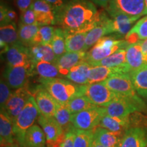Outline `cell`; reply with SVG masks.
<instances>
[{
	"instance_id": "6da1fadb",
	"label": "cell",
	"mask_w": 147,
	"mask_h": 147,
	"mask_svg": "<svg viewBox=\"0 0 147 147\" xmlns=\"http://www.w3.org/2000/svg\"><path fill=\"white\" fill-rule=\"evenodd\" d=\"M55 16L56 25L65 32L87 33L100 20V10L90 0H69Z\"/></svg>"
},
{
	"instance_id": "7a4b0ae2",
	"label": "cell",
	"mask_w": 147,
	"mask_h": 147,
	"mask_svg": "<svg viewBox=\"0 0 147 147\" xmlns=\"http://www.w3.org/2000/svg\"><path fill=\"white\" fill-rule=\"evenodd\" d=\"M42 86L58 103L67 104L74 97L81 95V87L69 80L61 78L40 79Z\"/></svg>"
},
{
	"instance_id": "3957f363",
	"label": "cell",
	"mask_w": 147,
	"mask_h": 147,
	"mask_svg": "<svg viewBox=\"0 0 147 147\" xmlns=\"http://www.w3.org/2000/svg\"><path fill=\"white\" fill-rule=\"evenodd\" d=\"M104 108L106 115L118 118H125L136 112L147 111L146 104L138 94L134 96L117 94L115 98Z\"/></svg>"
},
{
	"instance_id": "277c9868",
	"label": "cell",
	"mask_w": 147,
	"mask_h": 147,
	"mask_svg": "<svg viewBox=\"0 0 147 147\" xmlns=\"http://www.w3.org/2000/svg\"><path fill=\"white\" fill-rule=\"evenodd\" d=\"M40 113L34 95L31 96L26 105L13 121L14 138L21 146H24L25 134L27 130L34 125Z\"/></svg>"
},
{
	"instance_id": "5b68a950",
	"label": "cell",
	"mask_w": 147,
	"mask_h": 147,
	"mask_svg": "<svg viewBox=\"0 0 147 147\" xmlns=\"http://www.w3.org/2000/svg\"><path fill=\"white\" fill-rule=\"evenodd\" d=\"M129 45V44L126 40H117L112 36H104L87 52L84 61L92 66L119 49H126Z\"/></svg>"
},
{
	"instance_id": "8992f818",
	"label": "cell",
	"mask_w": 147,
	"mask_h": 147,
	"mask_svg": "<svg viewBox=\"0 0 147 147\" xmlns=\"http://www.w3.org/2000/svg\"><path fill=\"white\" fill-rule=\"evenodd\" d=\"M82 95L92 104L100 107H106L113 101L117 93L112 91L104 82L80 86Z\"/></svg>"
},
{
	"instance_id": "52a82bcc",
	"label": "cell",
	"mask_w": 147,
	"mask_h": 147,
	"mask_svg": "<svg viewBox=\"0 0 147 147\" xmlns=\"http://www.w3.org/2000/svg\"><path fill=\"white\" fill-rule=\"evenodd\" d=\"M38 123L45 134L47 147H60L65 139L66 133L55 117L39 115Z\"/></svg>"
},
{
	"instance_id": "ba28073f",
	"label": "cell",
	"mask_w": 147,
	"mask_h": 147,
	"mask_svg": "<svg viewBox=\"0 0 147 147\" xmlns=\"http://www.w3.org/2000/svg\"><path fill=\"white\" fill-rule=\"evenodd\" d=\"M105 115V108L95 106L73 115L72 125L77 129L92 131L98 127L101 119Z\"/></svg>"
},
{
	"instance_id": "9c48e42d",
	"label": "cell",
	"mask_w": 147,
	"mask_h": 147,
	"mask_svg": "<svg viewBox=\"0 0 147 147\" xmlns=\"http://www.w3.org/2000/svg\"><path fill=\"white\" fill-rule=\"evenodd\" d=\"M113 33V21L111 18L106 11L100 10L99 21L91 31L87 33L84 52L87 53L89 49H91L103 37Z\"/></svg>"
},
{
	"instance_id": "30bf717a",
	"label": "cell",
	"mask_w": 147,
	"mask_h": 147,
	"mask_svg": "<svg viewBox=\"0 0 147 147\" xmlns=\"http://www.w3.org/2000/svg\"><path fill=\"white\" fill-rule=\"evenodd\" d=\"M105 10L108 14L122 13L140 17L144 13L145 0H111Z\"/></svg>"
},
{
	"instance_id": "8fae6325",
	"label": "cell",
	"mask_w": 147,
	"mask_h": 147,
	"mask_svg": "<svg viewBox=\"0 0 147 147\" xmlns=\"http://www.w3.org/2000/svg\"><path fill=\"white\" fill-rule=\"evenodd\" d=\"M33 73V65L31 67L7 65L3 78L10 88L16 90L27 86L29 77Z\"/></svg>"
},
{
	"instance_id": "7c38bea8",
	"label": "cell",
	"mask_w": 147,
	"mask_h": 147,
	"mask_svg": "<svg viewBox=\"0 0 147 147\" xmlns=\"http://www.w3.org/2000/svg\"><path fill=\"white\" fill-rule=\"evenodd\" d=\"M32 95L33 94L29 90L27 86L16 89L14 92H12V94L5 104L4 108L1 110H4L13 121L23 109Z\"/></svg>"
},
{
	"instance_id": "4fadbf2b",
	"label": "cell",
	"mask_w": 147,
	"mask_h": 147,
	"mask_svg": "<svg viewBox=\"0 0 147 147\" xmlns=\"http://www.w3.org/2000/svg\"><path fill=\"white\" fill-rule=\"evenodd\" d=\"M104 82L117 94L125 96H134L138 94L129 74L113 75Z\"/></svg>"
},
{
	"instance_id": "5bb4252c",
	"label": "cell",
	"mask_w": 147,
	"mask_h": 147,
	"mask_svg": "<svg viewBox=\"0 0 147 147\" xmlns=\"http://www.w3.org/2000/svg\"><path fill=\"white\" fill-rule=\"evenodd\" d=\"M5 53L8 65L12 67L33 65L29 48L25 47L21 42L10 46Z\"/></svg>"
},
{
	"instance_id": "9a60e30c",
	"label": "cell",
	"mask_w": 147,
	"mask_h": 147,
	"mask_svg": "<svg viewBox=\"0 0 147 147\" xmlns=\"http://www.w3.org/2000/svg\"><path fill=\"white\" fill-rule=\"evenodd\" d=\"M34 95L40 115L47 117H54L58 102L42 86H40Z\"/></svg>"
},
{
	"instance_id": "2e32d148",
	"label": "cell",
	"mask_w": 147,
	"mask_h": 147,
	"mask_svg": "<svg viewBox=\"0 0 147 147\" xmlns=\"http://www.w3.org/2000/svg\"><path fill=\"white\" fill-rule=\"evenodd\" d=\"M130 74V69L127 65L120 67H105V66H94L91 67L89 71L88 84L102 82L115 74Z\"/></svg>"
},
{
	"instance_id": "e0dca14e",
	"label": "cell",
	"mask_w": 147,
	"mask_h": 147,
	"mask_svg": "<svg viewBox=\"0 0 147 147\" xmlns=\"http://www.w3.org/2000/svg\"><path fill=\"white\" fill-rule=\"evenodd\" d=\"M32 8L39 25H56V17L51 5L45 0H35Z\"/></svg>"
},
{
	"instance_id": "ac0fdd59",
	"label": "cell",
	"mask_w": 147,
	"mask_h": 147,
	"mask_svg": "<svg viewBox=\"0 0 147 147\" xmlns=\"http://www.w3.org/2000/svg\"><path fill=\"white\" fill-rule=\"evenodd\" d=\"M147 142V129L131 127L125 132L119 147H145Z\"/></svg>"
},
{
	"instance_id": "d6986e66",
	"label": "cell",
	"mask_w": 147,
	"mask_h": 147,
	"mask_svg": "<svg viewBox=\"0 0 147 147\" xmlns=\"http://www.w3.org/2000/svg\"><path fill=\"white\" fill-rule=\"evenodd\" d=\"M87 53L84 51L76 53L66 52L57 59L55 65L57 66L62 76H66L72 67L85 60Z\"/></svg>"
},
{
	"instance_id": "ffe728a7",
	"label": "cell",
	"mask_w": 147,
	"mask_h": 147,
	"mask_svg": "<svg viewBox=\"0 0 147 147\" xmlns=\"http://www.w3.org/2000/svg\"><path fill=\"white\" fill-rule=\"evenodd\" d=\"M98 127L104 128L108 131L113 132L123 136L127 130L130 127L129 116L125 118H118V117H110L105 115L101 119Z\"/></svg>"
},
{
	"instance_id": "44dd1931",
	"label": "cell",
	"mask_w": 147,
	"mask_h": 147,
	"mask_svg": "<svg viewBox=\"0 0 147 147\" xmlns=\"http://www.w3.org/2000/svg\"><path fill=\"white\" fill-rule=\"evenodd\" d=\"M0 138L1 147L14 145L15 138L13 130V121L3 110H1L0 113Z\"/></svg>"
},
{
	"instance_id": "7402d4cb",
	"label": "cell",
	"mask_w": 147,
	"mask_h": 147,
	"mask_svg": "<svg viewBox=\"0 0 147 147\" xmlns=\"http://www.w3.org/2000/svg\"><path fill=\"white\" fill-rule=\"evenodd\" d=\"M18 34L16 23H12L1 25L0 27V47L1 53L7 52L8 48L14 44L18 43Z\"/></svg>"
},
{
	"instance_id": "603a6c76",
	"label": "cell",
	"mask_w": 147,
	"mask_h": 147,
	"mask_svg": "<svg viewBox=\"0 0 147 147\" xmlns=\"http://www.w3.org/2000/svg\"><path fill=\"white\" fill-rule=\"evenodd\" d=\"M113 21V32L119 36H124L131 29L134 22L139 19V16H131L122 13L108 14Z\"/></svg>"
},
{
	"instance_id": "cb8c5ba5",
	"label": "cell",
	"mask_w": 147,
	"mask_h": 147,
	"mask_svg": "<svg viewBox=\"0 0 147 147\" xmlns=\"http://www.w3.org/2000/svg\"><path fill=\"white\" fill-rule=\"evenodd\" d=\"M141 42L131 44L126 49V63L130 69V73L146 64L143 58Z\"/></svg>"
},
{
	"instance_id": "d4e9b609",
	"label": "cell",
	"mask_w": 147,
	"mask_h": 147,
	"mask_svg": "<svg viewBox=\"0 0 147 147\" xmlns=\"http://www.w3.org/2000/svg\"><path fill=\"white\" fill-rule=\"evenodd\" d=\"M93 139L104 147H119L123 136L113 133L106 129L97 127L92 130Z\"/></svg>"
},
{
	"instance_id": "484cf974",
	"label": "cell",
	"mask_w": 147,
	"mask_h": 147,
	"mask_svg": "<svg viewBox=\"0 0 147 147\" xmlns=\"http://www.w3.org/2000/svg\"><path fill=\"white\" fill-rule=\"evenodd\" d=\"M91 67L86 61H82L72 67L65 78L78 85H85L88 84L89 71Z\"/></svg>"
},
{
	"instance_id": "4316f807",
	"label": "cell",
	"mask_w": 147,
	"mask_h": 147,
	"mask_svg": "<svg viewBox=\"0 0 147 147\" xmlns=\"http://www.w3.org/2000/svg\"><path fill=\"white\" fill-rule=\"evenodd\" d=\"M136 91L140 96L147 97V63L129 74Z\"/></svg>"
},
{
	"instance_id": "83f0119b",
	"label": "cell",
	"mask_w": 147,
	"mask_h": 147,
	"mask_svg": "<svg viewBox=\"0 0 147 147\" xmlns=\"http://www.w3.org/2000/svg\"><path fill=\"white\" fill-rule=\"evenodd\" d=\"M46 136L41 127L34 125L25 134L23 147H45Z\"/></svg>"
},
{
	"instance_id": "f1b7e54d",
	"label": "cell",
	"mask_w": 147,
	"mask_h": 147,
	"mask_svg": "<svg viewBox=\"0 0 147 147\" xmlns=\"http://www.w3.org/2000/svg\"><path fill=\"white\" fill-rule=\"evenodd\" d=\"M33 71L42 79L56 78L62 76L55 63L45 61L33 63Z\"/></svg>"
},
{
	"instance_id": "f546056e",
	"label": "cell",
	"mask_w": 147,
	"mask_h": 147,
	"mask_svg": "<svg viewBox=\"0 0 147 147\" xmlns=\"http://www.w3.org/2000/svg\"><path fill=\"white\" fill-rule=\"evenodd\" d=\"M147 39V15L141 18L125 36V40L129 45Z\"/></svg>"
},
{
	"instance_id": "4dcf8cb0",
	"label": "cell",
	"mask_w": 147,
	"mask_h": 147,
	"mask_svg": "<svg viewBox=\"0 0 147 147\" xmlns=\"http://www.w3.org/2000/svg\"><path fill=\"white\" fill-rule=\"evenodd\" d=\"M65 32L66 52L76 53L84 51L87 33L72 34Z\"/></svg>"
},
{
	"instance_id": "1f68e13d",
	"label": "cell",
	"mask_w": 147,
	"mask_h": 147,
	"mask_svg": "<svg viewBox=\"0 0 147 147\" xmlns=\"http://www.w3.org/2000/svg\"><path fill=\"white\" fill-rule=\"evenodd\" d=\"M40 25L35 24L32 25H26L19 23L18 25V39L22 45L26 47H30L33 45L35 36L39 30Z\"/></svg>"
},
{
	"instance_id": "d6a6232c",
	"label": "cell",
	"mask_w": 147,
	"mask_h": 147,
	"mask_svg": "<svg viewBox=\"0 0 147 147\" xmlns=\"http://www.w3.org/2000/svg\"><path fill=\"white\" fill-rule=\"evenodd\" d=\"M72 115L67 104L58 103L54 117L65 133L74 127L71 121Z\"/></svg>"
},
{
	"instance_id": "836d02e7",
	"label": "cell",
	"mask_w": 147,
	"mask_h": 147,
	"mask_svg": "<svg viewBox=\"0 0 147 147\" xmlns=\"http://www.w3.org/2000/svg\"><path fill=\"white\" fill-rule=\"evenodd\" d=\"M126 64V49H119L115 53L92 65L105 67H120Z\"/></svg>"
},
{
	"instance_id": "e575fe53",
	"label": "cell",
	"mask_w": 147,
	"mask_h": 147,
	"mask_svg": "<svg viewBox=\"0 0 147 147\" xmlns=\"http://www.w3.org/2000/svg\"><path fill=\"white\" fill-rule=\"evenodd\" d=\"M51 46L57 59L66 53L65 49V32L63 29L58 27L55 29Z\"/></svg>"
},
{
	"instance_id": "d590c367",
	"label": "cell",
	"mask_w": 147,
	"mask_h": 147,
	"mask_svg": "<svg viewBox=\"0 0 147 147\" xmlns=\"http://www.w3.org/2000/svg\"><path fill=\"white\" fill-rule=\"evenodd\" d=\"M66 104L72 115L96 106L92 104L87 97L82 95L74 97Z\"/></svg>"
},
{
	"instance_id": "8d00e7d4",
	"label": "cell",
	"mask_w": 147,
	"mask_h": 147,
	"mask_svg": "<svg viewBox=\"0 0 147 147\" xmlns=\"http://www.w3.org/2000/svg\"><path fill=\"white\" fill-rule=\"evenodd\" d=\"M56 27L51 25H40L39 30L35 36L33 45H51Z\"/></svg>"
},
{
	"instance_id": "74e56055",
	"label": "cell",
	"mask_w": 147,
	"mask_h": 147,
	"mask_svg": "<svg viewBox=\"0 0 147 147\" xmlns=\"http://www.w3.org/2000/svg\"><path fill=\"white\" fill-rule=\"evenodd\" d=\"M93 142V131H84L75 128L74 147H92Z\"/></svg>"
},
{
	"instance_id": "f35d334b",
	"label": "cell",
	"mask_w": 147,
	"mask_h": 147,
	"mask_svg": "<svg viewBox=\"0 0 147 147\" xmlns=\"http://www.w3.org/2000/svg\"><path fill=\"white\" fill-rule=\"evenodd\" d=\"M130 127H142L147 129V117L140 112H136L129 115Z\"/></svg>"
},
{
	"instance_id": "ab89813d",
	"label": "cell",
	"mask_w": 147,
	"mask_h": 147,
	"mask_svg": "<svg viewBox=\"0 0 147 147\" xmlns=\"http://www.w3.org/2000/svg\"><path fill=\"white\" fill-rule=\"evenodd\" d=\"M10 88L5 81V80H1L0 82V105L1 109H3L5 104L10 98L12 92L10 91Z\"/></svg>"
},
{
	"instance_id": "60d3db41",
	"label": "cell",
	"mask_w": 147,
	"mask_h": 147,
	"mask_svg": "<svg viewBox=\"0 0 147 147\" xmlns=\"http://www.w3.org/2000/svg\"><path fill=\"white\" fill-rule=\"evenodd\" d=\"M22 24L26 25H32L38 24L36 21V15L32 8L27 9V10L21 13V22Z\"/></svg>"
},
{
	"instance_id": "b9f144b4",
	"label": "cell",
	"mask_w": 147,
	"mask_h": 147,
	"mask_svg": "<svg viewBox=\"0 0 147 147\" xmlns=\"http://www.w3.org/2000/svg\"><path fill=\"white\" fill-rule=\"evenodd\" d=\"M75 127H73L71 129L66 132L65 138L60 147H74Z\"/></svg>"
},
{
	"instance_id": "7bdbcfd3",
	"label": "cell",
	"mask_w": 147,
	"mask_h": 147,
	"mask_svg": "<svg viewBox=\"0 0 147 147\" xmlns=\"http://www.w3.org/2000/svg\"><path fill=\"white\" fill-rule=\"evenodd\" d=\"M52 7L55 15L63 8V6L68 2L69 0H45ZM56 17V16H55Z\"/></svg>"
},
{
	"instance_id": "ee69618b",
	"label": "cell",
	"mask_w": 147,
	"mask_h": 147,
	"mask_svg": "<svg viewBox=\"0 0 147 147\" xmlns=\"http://www.w3.org/2000/svg\"><path fill=\"white\" fill-rule=\"evenodd\" d=\"M34 1L35 0H16V5L21 13L27 9L32 8Z\"/></svg>"
},
{
	"instance_id": "f6af8a7d",
	"label": "cell",
	"mask_w": 147,
	"mask_h": 147,
	"mask_svg": "<svg viewBox=\"0 0 147 147\" xmlns=\"http://www.w3.org/2000/svg\"><path fill=\"white\" fill-rule=\"evenodd\" d=\"M18 21V16L15 11L9 9L8 10L6 14V20H5V25L6 24L14 23H16Z\"/></svg>"
},
{
	"instance_id": "bcb514c9",
	"label": "cell",
	"mask_w": 147,
	"mask_h": 147,
	"mask_svg": "<svg viewBox=\"0 0 147 147\" xmlns=\"http://www.w3.org/2000/svg\"><path fill=\"white\" fill-rule=\"evenodd\" d=\"M8 8L2 3L0 7V23L1 25H5V20H6V14L8 12Z\"/></svg>"
},
{
	"instance_id": "7dc6e473",
	"label": "cell",
	"mask_w": 147,
	"mask_h": 147,
	"mask_svg": "<svg viewBox=\"0 0 147 147\" xmlns=\"http://www.w3.org/2000/svg\"><path fill=\"white\" fill-rule=\"evenodd\" d=\"M90 1H92L93 3H95L96 5L102 7V8L105 9L107 8V6L110 1H111V0H90Z\"/></svg>"
},
{
	"instance_id": "c3c4849f",
	"label": "cell",
	"mask_w": 147,
	"mask_h": 147,
	"mask_svg": "<svg viewBox=\"0 0 147 147\" xmlns=\"http://www.w3.org/2000/svg\"><path fill=\"white\" fill-rule=\"evenodd\" d=\"M141 48L145 63H147V39L141 42Z\"/></svg>"
},
{
	"instance_id": "681fc988",
	"label": "cell",
	"mask_w": 147,
	"mask_h": 147,
	"mask_svg": "<svg viewBox=\"0 0 147 147\" xmlns=\"http://www.w3.org/2000/svg\"><path fill=\"white\" fill-rule=\"evenodd\" d=\"M92 147H104V146H102V144H100L97 141L93 139V146Z\"/></svg>"
},
{
	"instance_id": "f907efd6",
	"label": "cell",
	"mask_w": 147,
	"mask_h": 147,
	"mask_svg": "<svg viewBox=\"0 0 147 147\" xmlns=\"http://www.w3.org/2000/svg\"><path fill=\"white\" fill-rule=\"evenodd\" d=\"M144 15H147V0H145V10Z\"/></svg>"
},
{
	"instance_id": "816d5d0a",
	"label": "cell",
	"mask_w": 147,
	"mask_h": 147,
	"mask_svg": "<svg viewBox=\"0 0 147 147\" xmlns=\"http://www.w3.org/2000/svg\"><path fill=\"white\" fill-rule=\"evenodd\" d=\"M5 147H19V146H16V145H11V146H5Z\"/></svg>"
},
{
	"instance_id": "f5cc1de1",
	"label": "cell",
	"mask_w": 147,
	"mask_h": 147,
	"mask_svg": "<svg viewBox=\"0 0 147 147\" xmlns=\"http://www.w3.org/2000/svg\"><path fill=\"white\" fill-rule=\"evenodd\" d=\"M145 147H147V142H146V146Z\"/></svg>"
},
{
	"instance_id": "db71d44e",
	"label": "cell",
	"mask_w": 147,
	"mask_h": 147,
	"mask_svg": "<svg viewBox=\"0 0 147 147\" xmlns=\"http://www.w3.org/2000/svg\"><path fill=\"white\" fill-rule=\"evenodd\" d=\"M146 100H147V97H146Z\"/></svg>"
},
{
	"instance_id": "11a10c76",
	"label": "cell",
	"mask_w": 147,
	"mask_h": 147,
	"mask_svg": "<svg viewBox=\"0 0 147 147\" xmlns=\"http://www.w3.org/2000/svg\"></svg>"
}]
</instances>
